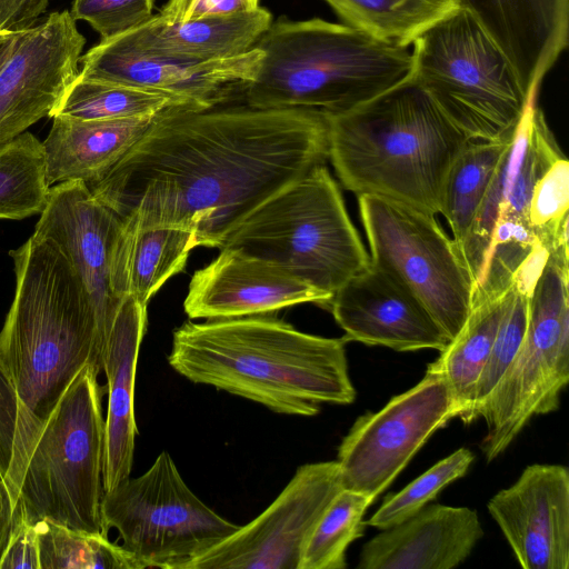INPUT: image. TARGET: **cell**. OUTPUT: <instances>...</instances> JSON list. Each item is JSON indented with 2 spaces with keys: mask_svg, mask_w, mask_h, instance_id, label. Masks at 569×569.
I'll list each match as a JSON object with an SVG mask.
<instances>
[{
  "mask_svg": "<svg viewBox=\"0 0 569 569\" xmlns=\"http://www.w3.org/2000/svg\"><path fill=\"white\" fill-rule=\"evenodd\" d=\"M219 249L273 263L331 296L371 263L325 164L259 204Z\"/></svg>",
  "mask_w": 569,
  "mask_h": 569,
  "instance_id": "8992f818",
  "label": "cell"
},
{
  "mask_svg": "<svg viewBox=\"0 0 569 569\" xmlns=\"http://www.w3.org/2000/svg\"><path fill=\"white\" fill-rule=\"evenodd\" d=\"M473 459L468 448H459L400 491L387 496L366 525L383 530L410 518L436 499L445 487L463 477Z\"/></svg>",
  "mask_w": 569,
  "mask_h": 569,
  "instance_id": "836d02e7",
  "label": "cell"
},
{
  "mask_svg": "<svg viewBox=\"0 0 569 569\" xmlns=\"http://www.w3.org/2000/svg\"><path fill=\"white\" fill-rule=\"evenodd\" d=\"M271 23L272 14L261 7L178 23H166L156 14L120 36L144 52L210 61L249 51Z\"/></svg>",
  "mask_w": 569,
  "mask_h": 569,
  "instance_id": "d4e9b609",
  "label": "cell"
},
{
  "mask_svg": "<svg viewBox=\"0 0 569 569\" xmlns=\"http://www.w3.org/2000/svg\"><path fill=\"white\" fill-rule=\"evenodd\" d=\"M49 0H0V31H24L34 27Z\"/></svg>",
  "mask_w": 569,
  "mask_h": 569,
  "instance_id": "f35d334b",
  "label": "cell"
},
{
  "mask_svg": "<svg viewBox=\"0 0 569 569\" xmlns=\"http://www.w3.org/2000/svg\"><path fill=\"white\" fill-rule=\"evenodd\" d=\"M565 156L536 98L528 103L460 246L473 280L472 302L503 296L539 246L529 224L537 181Z\"/></svg>",
  "mask_w": 569,
  "mask_h": 569,
  "instance_id": "9c48e42d",
  "label": "cell"
},
{
  "mask_svg": "<svg viewBox=\"0 0 569 569\" xmlns=\"http://www.w3.org/2000/svg\"><path fill=\"white\" fill-rule=\"evenodd\" d=\"M160 113L112 120L52 117L51 129L42 141L48 186L99 181L142 139Z\"/></svg>",
  "mask_w": 569,
  "mask_h": 569,
  "instance_id": "cb8c5ba5",
  "label": "cell"
},
{
  "mask_svg": "<svg viewBox=\"0 0 569 569\" xmlns=\"http://www.w3.org/2000/svg\"><path fill=\"white\" fill-rule=\"evenodd\" d=\"M86 39L70 11L24 30L0 70V144L48 116L79 74Z\"/></svg>",
  "mask_w": 569,
  "mask_h": 569,
  "instance_id": "2e32d148",
  "label": "cell"
},
{
  "mask_svg": "<svg viewBox=\"0 0 569 569\" xmlns=\"http://www.w3.org/2000/svg\"><path fill=\"white\" fill-rule=\"evenodd\" d=\"M487 508L522 568H569L567 467L528 466L512 486L489 500Z\"/></svg>",
  "mask_w": 569,
  "mask_h": 569,
  "instance_id": "ac0fdd59",
  "label": "cell"
},
{
  "mask_svg": "<svg viewBox=\"0 0 569 569\" xmlns=\"http://www.w3.org/2000/svg\"><path fill=\"white\" fill-rule=\"evenodd\" d=\"M326 116L328 159L345 189L440 213L448 172L471 139L417 82Z\"/></svg>",
  "mask_w": 569,
  "mask_h": 569,
  "instance_id": "277c9868",
  "label": "cell"
},
{
  "mask_svg": "<svg viewBox=\"0 0 569 569\" xmlns=\"http://www.w3.org/2000/svg\"><path fill=\"white\" fill-rule=\"evenodd\" d=\"M171 107L198 110L189 102L168 93L87 79L78 74L67 87L49 117L112 120L154 116Z\"/></svg>",
  "mask_w": 569,
  "mask_h": 569,
  "instance_id": "f1b7e54d",
  "label": "cell"
},
{
  "mask_svg": "<svg viewBox=\"0 0 569 569\" xmlns=\"http://www.w3.org/2000/svg\"><path fill=\"white\" fill-rule=\"evenodd\" d=\"M42 142L26 131L0 144V219L40 214L47 202Z\"/></svg>",
  "mask_w": 569,
  "mask_h": 569,
  "instance_id": "1f68e13d",
  "label": "cell"
},
{
  "mask_svg": "<svg viewBox=\"0 0 569 569\" xmlns=\"http://www.w3.org/2000/svg\"><path fill=\"white\" fill-rule=\"evenodd\" d=\"M9 256L16 286L0 330V483L13 509L43 425L84 366L102 371L106 342L91 296L56 241L32 233Z\"/></svg>",
  "mask_w": 569,
  "mask_h": 569,
  "instance_id": "7a4b0ae2",
  "label": "cell"
},
{
  "mask_svg": "<svg viewBox=\"0 0 569 569\" xmlns=\"http://www.w3.org/2000/svg\"><path fill=\"white\" fill-rule=\"evenodd\" d=\"M327 308L347 341L397 351H441L450 342L426 308L372 263L339 288Z\"/></svg>",
  "mask_w": 569,
  "mask_h": 569,
  "instance_id": "ffe728a7",
  "label": "cell"
},
{
  "mask_svg": "<svg viewBox=\"0 0 569 569\" xmlns=\"http://www.w3.org/2000/svg\"><path fill=\"white\" fill-rule=\"evenodd\" d=\"M508 292L473 303L459 333L428 366L446 379L455 406V418L462 421L470 409L476 382L495 341Z\"/></svg>",
  "mask_w": 569,
  "mask_h": 569,
  "instance_id": "4316f807",
  "label": "cell"
},
{
  "mask_svg": "<svg viewBox=\"0 0 569 569\" xmlns=\"http://www.w3.org/2000/svg\"><path fill=\"white\" fill-rule=\"evenodd\" d=\"M39 569H143L138 559L108 536L73 529L48 519L34 525Z\"/></svg>",
  "mask_w": 569,
  "mask_h": 569,
  "instance_id": "4dcf8cb0",
  "label": "cell"
},
{
  "mask_svg": "<svg viewBox=\"0 0 569 569\" xmlns=\"http://www.w3.org/2000/svg\"><path fill=\"white\" fill-rule=\"evenodd\" d=\"M510 140H470L448 172L440 213L447 219L452 239L459 248L468 234Z\"/></svg>",
  "mask_w": 569,
  "mask_h": 569,
  "instance_id": "f546056e",
  "label": "cell"
},
{
  "mask_svg": "<svg viewBox=\"0 0 569 569\" xmlns=\"http://www.w3.org/2000/svg\"><path fill=\"white\" fill-rule=\"evenodd\" d=\"M23 31H0V70L14 51Z\"/></svg>",
  "mask_w": 569,
  "mask_h": 569,
  "instance_id": "ab89813d",
  "label": "cell"
},
{
  "mask_svg": "<svg viewBox=\"0 0 569 569\" xmlns=\"http://www.w3.org/2000/svg\"><path fill=\"white\" fill-rule=\"evenodd\" d=\"M154 0H73L72 18L88 22L107 40L128 32L148 19Z\"/></svg>",
  "mask_w": 569,
  "mask_h": 569,
  "instance_id": "8d00e7d4",
  "label": "cell"
},
{
  "mask_svg": "<svg viewBox=\"0 0 569 569\" xmlns=\"http://www.w3.org/2000/svg\"><path fill=\"white\" fill-rule=\"evenodd\" d=\"M341 489L337 461L300 466L264 511L184 569H298L309 533Z\"/></svg>",
  "mask_w": 569,
  "mask_h": 569,
  "instance_id": "5bb4252c",
  "label": "cell"
},
{
  "mask_svg": "<svg viewBox=\"0 0 569 569\" xmlns=\"http://www.w3.org/2000/svg\"><path fill=\"white\" fill-rule=\"evenodd\" d=\"M342 338L302 332L271 315L187 321L173 331L170 367L283 415L311 417L349 405L356 390Z\"/></svg>",
  "mask_w": 569,
  "mask_h": 569,
  "instance_id": "3957f363",
  "label": "cell"
},
{
  "mask_svg": "<svg viewBox=\"0 0 569 569\" xmlns=\"http://www.w3.org/2000/svg\"><path fill=\"white\" fill-rule=\"evenodd\" d=\"M262 59L243 87L248 107L348 112L411 77L407 48L319 18L272 21L254 44Z\"/></svg>",
  "mask_w": 569,
  "mask_h": 569,
  "instance_id": "5b68a950",
  "label": "cell"
},
{
  "mask_svg": "<svg viewBox=\"0 0 569 569\" xmlns=\"http://www.w3.org/2000/svg\"><path fill=\"white\" fill-rule=\"evenodd\" d=\"M259 0H168L158 16L166 23L187 22L254 10Z\"/></svg>",
  "mask_w": 569,
  "mask_h": 569,
  "instance_id": "74e56055",
  "label": "cell"
},
{
  "mask_svg": "<svg viewBox=\"0 0 569 569\" xmlns=\"http://www.w3.org/2000/svg\"><path fill=\"white\" fill-rule=\"evenodd\" d=\"M569 253L549 252L530 298L523 340L489 397L476 410L487 432L488 462L500 456L535 416L558 409L569 381Z\"/></svg>",
  "mask_w": 569,
  "mask_h": 569,
  "instance_id": "30bf717a",
  "label": "cell"
},
{
  "mask_svg": "<svg viewBox=\"0 0 569 569\" xmlns=\"http://www.w3.org/2000/svg\"><path fill=\"white\" fill-rule=\"evenodd\" d=\"M147 328V306L122 298L102 353L108 407L104 419L103 489L112 490L130 477L138 428L134 385L140 345Z\"/></svg>",
  "mask_w": 569,
  "mask_h": 569,
  "instance_id": "603a6c76",
  "label": "cell"
},
{
  "mask_svg": "<svg viewBox=\"0 0 569 569\" xmlns=\"http://www.w3.org/2000/svg\"><path fill=\"white\" fill-rule=\"evenodd\" d=\"M569 162L557 159L533 187L529 224L549 251H568Z\"/></svg>",
  "mask_w": 569,
  "mask_h": 569,
  "instance_id": "e575fe53",
  "label": "cell"
},
{
  "mask_svg": "<svg viewBox=\"0 0 569 569\" xmlns=\"http://www.w3.org/2000/svg\"><path fill=\"white\" fill-rule=\"evenodd\" d=\"M411 79L471 140L508 141L537 93L527 94L500 47L460 7L412 42Z\"/></svg>",
  "mask_w": 569,
  "mask_h": 569,
  "instance_id": "52a82bcc",
  "label": "cell"
},
{
  "mask_svg": "<svg viewBox=\"0 0 569 569\" xmlns=\"http://www.w3.org/2000/svg\"><path fill=\"white\" fill-rule=\"evenodd\" d=\"M120 218L100 202L82 181L49 188L33 233L62 249L91 296L101 336L107 341L121 300L111 289L110 264Z\"/></svg>",
  "mask_w": 569,
  "mask_h": 569,
  "instance_id": "e0dca14e",
  "label": "cell"
},
{
  "mask_svg": "<svg viewBox=\"0 0 569 569\" xmlns=\"http://www.w3.org/2000/svg\"><path fill=\"white\" fill-rule=\"evenodd\" d=\"M328 160L327 116L250 107L163 110L91 193L124 224L224 237L276 192Z\"/></svg>",
  "mask_w": 569,
  "mask_h": 569,
  "instance_id": "6da1fadb",
  "label": "cell"
},
{
  "mask_svg": "<svg viewBox=\"0 0 569 569\" xmlns=\"http://www.w3.org/2000/svg\"><path fill=\"white\" fill-rule=\"evenodd\" d=\"M512 64L527 94L537 93L569 41V0H459Z\"/></svg>",
  "mask_w": 569,
  "mask_h": 569,
  "instance_id": "44dd1931",
  "label": "cell"
},
{
  "mask_svg": "<svg viewBox=\"0 0 569 569\" xmlns=\"http://www.w3.org/2000/svg\"><path fill=\"white\" fill-rule=\"evenodd\" d=\"M358 197L371 263L393 277L451 341L467 321L473 280L436 216L382 197Z\"/></svg>",
  "mask_w": 569,
  "mask_h": 569,
  "instance_id": "7c38bea8",
  "label": "cell"
},
{
  "mask_svg": "<svg viewBox=\"0 0 569 569\" xmlns=\"http://www.w3.org/2000/svg\"><path fill=\"white\" fill-rule=\"evenodd\" d=\"M372 502L363 495L341 489L309 533L298 569L346 568V551L363 535L362 518Z\"/></svg>",
  "mask_w": 569,
  "mask_h": 569,
  "instance_id": "d6a6232c",
  "label": "cell"
},
{
  "mask_svg": "<svg viewBox=\"0 0 569 569\" xmlns=\"http://www.w3.org/2000/svg\"><path fill=\"white\" fill-rule=\"evenodd\" d=\"M483 529L468 507L425 506L363 545L359 569H451L463 562Z\"/></svg>",
  "mask_w": 569,
  "mask_h": 569,
  "instance_id": "7402d4cb",
  "label": "cell"
},
{
  "mask_svg": "<svg viewBox=\"0 0 569 569\" xmlns=\"http://www.w3.org/2000/svg\"><path fill=\"white\" fill-rule=\"evenodd\" d=\"M101 519L103 532L116 529L143 569H184L240 527L188 487L167 451L141 476L103 493Z\"/></svg>",
  "mask_w": 569,
  "mask_h": 569,
  "instance_id": "8fae6325",
  "label": "cell"
},
{
  "mask_svg": "<svg viewBox=\"0 0 569 569\" xmlns=\"http://www.w3.org/2000/svg\"><path fill=\"white\" fill-rule=\"evenodd\" d=\"M353 28L407 48L435 22L460 8L459 0H328Z\"/></svg>",
  "mask_w": 569,
  "mask_h": 569,
  "instance_id": "83f0119b",
  "label": "cell"
},
{
  "mask_svg": "<svg viewBox=\"0 0 569 569\" xmlns=\"http://www.w3.org/2000/svg\"><path fill=\"white\" fill-rule=\"evenodd\" d=\"M261 59L262 52L253 47L231 58L184 60L141 51L119 34L81 56L79 76L168 93L203 110L243 89L256 77Z\"/></svg>",
  "mask_w": 569,
  "mask_h": 569,
  "instance_id": "9a60e30c",
  "label": "cell"
},
{
  "mask_svg": "<svg viewBox=\"0 0 569 569\" xmlns=\"http://www.w3.org/2000/svg\"><path fill=\"white\" fill-rule=\"evenodd\" d=\"M325 1H328V0H325Z\"/></svg>",
  "mask_w": 569,
  "mask_h": 569,
  "instance_id": "60d3db41",
  "label": "cell"
},
{
  "mask_svg": "<svg viewBox=\"0 0 569 569\" xmlns=\"http://www.w3.org/2000/svg\"><path fill=\"white\" fill-rule=\"evenodd\" d=\"M100 372L92 365L84 366L41 429L18 498L33 522L48 519L106 535L101 519L104 419Z\"/></svg>",
  "mask_w": 569,
  "mask_h": 569,
  "instance_id": "ba28073f",
  "label": "cell"
},
{
  "mask_svg": "<svg viewBox=\"0 0 569 569\" xmlns=\"http://www.w3.org/2000/svg\"><path fill=\"white\" fill-rule=\"evenodd\" d=\"M197 247L191 230L179 227H121L113 243L110 283L118 299L134 297L148 306L150 298L172 276L181 272Z\"/></svg>",
  "mask_w": 569,
  "mask_h": 569,
  "instance_id": "484cf974",
  "label": "cell"
},
{
  "mask_svg": "<svg viewBox=\"0 0 569 569\" xmlns=\"http://www.w3.org/2000/svg\"><path fill=\"white\" fill-rule=\"evenodd\" d=\"M453 418L446 379L427 367L415 387L355 421L338 448L341 488L375 500L428 439Z\"/></svg>",
  "mask_w": 569,
  "mask_h": 569,
  "instance_id": "4fadbf2b",
  "label": "cell"
},
{
  "mask_svg": "<svg viewBox=\"0 0 569 569\" xmlns=\"http://www.w3.org/2000/svg\"><path fill=\"white\" fill-rule=\"evenodd\" d=\"M34 525L20 500L11 509L0 483V569H39Z\"/></svg>",
  "mask_w": 569,
  "mask_h": 569,
  "instance_id": "d590c367",
  "label": "cell"
},
{
  "mask_svg": "<svg viewBox=\"0 0 569 569\" xmlns=\"http://www.w3.org/2000/svg\"><path fill=\"white\" fill-rule=\"evenodd\" d=\"M331 297L273 263L220 249L191 277L183 307L190 319L213 320L271 315L305 302L327 308Z\"/></svg>",
  "mask_w": 569,
  "mask_h": 569,
  "instance_id": "d6986e66",
  "label": "cell"
}]
</instances>
